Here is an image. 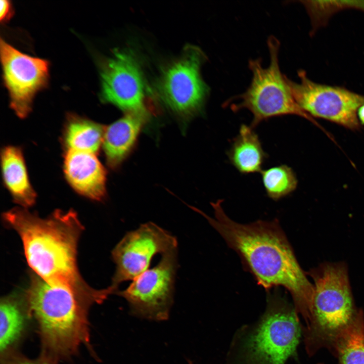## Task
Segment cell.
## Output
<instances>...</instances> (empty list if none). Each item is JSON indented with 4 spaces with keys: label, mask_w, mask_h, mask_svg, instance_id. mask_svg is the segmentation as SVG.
<instances>
[{
    "label": "cell",
    "mask_w": 364,
    "mask_h": 364,
    "mask_svg": "<svg viewBox=\"0 0 364 364\" xmlns=\"http://www.w3.org/2000/svg\"><path fill=\"white\" fill-rule=\"evenodd\" d=\"M261 178L268 197L278 200L294 192L298 180L293 170L287 165H281L262 170Z\"/></svg>",
    "instance_id": "cell-20"
},
{
    "label": "cell",
    "mask_w": 364,
    "mask_h": 364,
    "mask_svg": "<svg viewBox=\"0 0 364 364\" xmlns=\"http://www.w3.org/2000/svg\"><path fill=\"white\" fill-rule=\"evenodd\" d=\"M309 14L312 27V33L327 24L329 19L337 12L354 8L364 12V1H301Z\"/></svg>",
    "instance_id": "cell-21"
},
{
    "label": "cell",
    "mask_w": 364,
    "mask_h": 364,
    "mask_svg": "<svg viewBox=\"0 0 364 364\" xmlns=\"http://www.w3.org/2000/svg\"><path fill=\"white\" fill-rule=\"evenodd\" d=\"M175 248L176 238L153 222L128 232L112 250L116 270L109 287L115 294L121 283L133 280L148 269L156 254Z\"/></svg>",
    "instance_id": "cell-9"
},
{
    "label": "cell",
    "mask_w": 364,
    "mask_h": 364,
    "mask_svg": "<svg viewBox=\"0 0 364 364\" xmlns=\"http://www.w3.org/2000/svg\"><path fill=\"white\" fill-rule=\"evenodd\" d=\"M177 248L163 254L159 263L135 278L125 290L115 294L128 302L131 314L155 321L167 320L173 302L177 268Z\"/></svg>",
    "instance_id": "cell-7"
},
{
    "label": "cell",
    "mask_w": 364,
    "mask_h": 364,
    "mask_svg": "<svg viewBox=\"0 0 364 364\" xmlns=\"http://www.w3.org/2000/svg\"><path fill=\"white\" fill-rule=\"evenodd\" d=\"M253 129L251 126L241 125L227 152L232 164L243 174L261 171L267 157Z\"/></svg>",
    "instance_id": "cell-17"
},
{
    "label": "cell",
    "mask_w": 364,
    "mask_h": 364,
    "mask_svg": "<svg viewBox=\"0 0 364 364\" xmlns=\"http://www.w3.org/2000/svg\"><path fill=\"white\" fill-rule=\"evenodd\" d=\"M0 52L10 107L19 117L24 118L32 110L36 93L48 84L49 62L23 53L2 38Z\"/></svg>",
    "instance_id": "cell-10"
},
{
    "label": "cell",
    "mask_w": 364,
    "mask_h": 364,
    "mask_svg": "<svg viewBox=\"0 0 364 364\" xmlns=\"http://www.w3.org/2000/svg\"><path fill=\"white\" fill-rule=\"evenodd\" d=\"M1 361L3 364H56L41 356L38 358L32 359L16 352L1 359Z\"/></svg>",
    "instance_id": "cell-22"
},
{
    "label": "cell",
    "mask_w": 364,
    "mask_h": 364,
    "mask_svg": "<svg viewBox=\"0 0 364 364\" xmlns=\"http://www.w3.org/2000/svg\"><path fill=\"white\" fill-rule=\"evenodd\" d=\"M3 218L20 236L33 273L51 285L70 289L93 304L107 298L106 288L90 287L79 271L77 246L84 228L75 211L57 209L42 218L26 208L16 207L5 212Z\"/></svg>",
    "instance_id": "cell-2"
},
{
    "label": "cell",
    "mask_w": 364,
    "mask_h": 364,
    "mask_svg": "<svg viewBox=\"0 0 364 364\" xmlns=\"http://www.w3.org/2000/svg\"><path fill=\"white\" fill-rule=\"evenodd\" d=\"M148 114L126 113L105 131L103 147L108 165L118 166L133 147Z\"/></svg>",
    "instance_id": "cell-15"
},
{
    "label": "cell",
    "mask_w": 364,
    "mask_h": 364,
    "mask_svg": "<svg viewBox=\"0 0 364 364\" xmlns=\"http://www.w3.org/2000/svg\"><path fill=\"white\" fill-rule=\"evenodd\" d=\"M13 7L10 1H1L0 20L1 22L8 21L12 16Z\"/></svg>",
    "instance_id": "cell-23"
},
{
    "label": "cell",
    "mask_w": 364,
    "mask_h": 364,
    "mask_svg": "<svg viewBox=\"0 0 364 364\" xmlns=\"http://www.w3.org/2000/svg\"><path fill=\"white\" fill-rule=\"evenodd\" d=\"M24 296L37 323L41 356L57 363L76 354L82 345L92 349L88 314L92 303L33 272Z\"/></svg>",
    "instance_id": "cell-3"
},
{
    "label": "cell",
    "mask_w": 364,
    "mask_h": 364,
    "mask_svg": "<svg viewBox=\"0 0 364 364\" xmlns=\"http://www.w3.org/2000/svg\"><path fill=\"white\" fill-rule=\"evenodd\" d=\"M270 64L266 68L260 59L251 60L249 67L253 76L249 87L244 93L229 100H239V103L229 105L234 112L247 109L253 115L251 125L254 128L260 122L269 118L286 115H294L317 124L296 102L279 63V41L270 36L267 40ZM228 105V106H229ZM318 125V124H317Z\"/></svg>",
    "instance_id": "cell-5"
},
{
    "label": "cell",
    "mask_w": 364,
    "mask_h": 364,
    "mask_svg": "<svg viewBox=\"0 0 364 364\" xmlns=\"http://www.w3.org/2000/svg\"><path fill=\"white\" fill-rule=\"evenodd\" d=\"M298 314L279 292L268 295L266 311L246 343L251 364H284L295 355L301 335Z\"/></svg>",
    "instance_id": "cell-6"
},
{
    "label": "cell",
    "mask_w": 364,
    "mask_h": 364,
    "mask_svg": "<svg viewBox=\"0 0 364 364\" xmlns=\"http://www.w3.org/2000/svg\"><path fill=\"white\" fill-rule=\"evenodd\" d=\"M30 318L24 294L13 293L1 298V359L16 352L15 348L25 334Z\"/></svg>",
    "instance_id": "cell-14"
},
{
    "label": "cell",
    "mask_w": 364,
    "mask_h": 364,
    "mask_svg": "<svg viewBox=\"0 0 364 364\" xmlns=\"http://www.w3.org/2000/svg\"><path fill=\"white\" fill-rule=\"evenodd\" d=\"M103 101L112 104L126 113L148 114L144 104L145 84L133 55L116 50L101 65Z\"/></svg>",
    "instance_id": "cell-12"
},
{
    "label": "cell",
    "mask_w": 364,
    "mask_h": 364,
    "mask_svg": "<svg viewBox=\"0 0 364 364\" xmlns=\"http://www.w3.org/2000/svg\"><path fill=\"white\" fill-rule=\"evenodd\" d=\"M357 116L360 125H364V104L360 106L357 112Z\"/></svg>",
    "instance_id": "cell-24"
},
{
    "label": "cell",
    "mask_w": 364,
    "mask_h": 364,
    "mask_svg": "<svg viewBox=\"0 0 364 364\" xmlns=\"http://www.w3.org/2000/svg\"><path fill=\"white\" fill-rule=\"evenodd\" d=\"M222 200L211 203L214 217L192 209L203 215L235 251L245 269L267 291L279 287L291 295L294 308L306 324L310 316L313 285L301 267L279 221L258 220L247 224L230 218L222 207Z\"/></svg>",
    "instance_id": "cell-1"
},
{
    "label": "cell",
    "mask_w": 364,
    "mask_h": 364,
    "mask_svg": "<svg viewBox=\"0 0 364 364\" xmlns=\"http://www.w3.org/2000/svg\"><path fill=\"white\" fill-rule=\"evenodd\" d=\"M1 165L5 185L14 201L24 208L32 206L36 194L30 184L20 148L5 147L1 153Z\"/></svg>",
    "instance_id": "cell-16"
},
{
    "label": "cell",
    "mask_w": 364,
    "mask_h": 364,
    "mask_svg": "<svg viewBox=\"0 0 364 364\" xmlns=\"http://www.w3.org/2000/svg\"><path fill=\"white\" fill-rule=\"evenodd\" d=\"M299 83L287 77L297 103L312 117L323 118L351 130L358 129L357 112L364 104V96L344 87L317 83L307 76L305 71L298 72Z\"/></svg>",
    "instance_id": "cell-8"
},
{
    "label": "cell",
    "mask_w": 364,
    "mask_h": 364,
    "mask_svg": "<svg viewBox=\"0 0 364 364\" xmlns=\"http://www.w3.org/2000/svg\"><path fill=\"white\" fill-rule=\"evenodd\" d=\"M105 131L98 123L71 115L65 129V144L68 149L95 154L103 143Z\"/></svg>",
    "instance_id": "cell-18"
},
{
    "label": "cell",
    "mask_w": 364,
    "mask_h": 364,
    "mask_svg": "<svg viewBox=\"0 0 364 364\" xmlns=\"http://www.w3.org/2000/svg\"><path fill=\"white\" fill-rule=\"evenodd\" d=\"M64 171L68 183L78 193L96 201L104 198L106 171L95 154L68 149Z\"/></svg>",
    "instance_id": "cell-13"
},
{
    "label": "cell",
    "mask_w": 364,
    "mask_h": 364,
    "mask_svg": "<svg viewBox=\"0 0 364 364\" xmlns=\"http://www.w3.org/2000/svg\"><path fill=\"white\" fill-rule=\"evenodd\" d=\"M306 273L313 281L314 292L310 318L304 329L305 349L309 356L322 348L332 353L360 310L354 304L347 266L344 262H326Z\"/></svg>",
    "instance_id": "cell-4"
},
{
    "label": "cell",
    "mask_w": 364,
    "mask_h": 364,
    "mask_svg": "<svg viewBox=\"0 0 364 364\" xmlns=\"http://www.w3.org/2000/svg\"><path fill=\"white\" fill-rule=\"evenodd\" d=\"M190 364H193V363H191V362H190Z\"/></svg>",
    "instance_id": "cell-25"
},
{
    "label": "cell",
    "mask_w": 364,
    "mask_h": 364,
    "mask_svg": "<svg viewBox=\"0 0 364 364\" xmlns=\"http://www.w3.org/2000/svg\"><path fill=\"white\" fill-rule=\"evenodd\" d=\"M332 354L337 358L338 364H364V314L361 309L337 342Z\"/></svg>",
    "instance_id": "cell-19"
},
{
    "label": "cell",
    "mask_w": 364,
    "mask_h": 364,
    "mask_svg": "<svg viewBox=\"0 0 364 364\" xmlns=\"http://www.w3.org/2000/svg\"><path fill=\"white\" fill-rule=\"evenodd\" d=\"M204 58L199 49L190 46L167 68L161 77L159 86L162 98L179 114H192L204 104L209 90L200 74Z\"/></svg>",
    "instance_id": "cell-11"
}]
</instances>
